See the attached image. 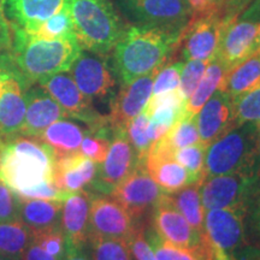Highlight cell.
I'll list each match as a JSON object with an SVG mask.
<instances>
[{
	"instance_id": "25",
	"label": "cell",
	"mask_w": 260,
	"mask_h": 260,
	"mask_svg": "<svg viewBox=\"0 0 260 260\" xmlns=\"http://www.w3.org/2000/svg\"><path fill=\"white\" fill-rule=\"evenodd\" d=\"M63 201L19 198L18 218L34 234L60 226Z\"/></svg>"
},
{
	"instance_id": "5",
	"label": "cell",
	"mask_w": 260,
	"mask_h": 260,
	"mask_svg": "<svg viewBox=\"0 0 260 260\" xmlns=\"http://www.w3.org/2000/svg\"><path fill=\"white\" fill-rule=\"evenodd\" d=\"M246 209L205 211L204 240L211 251L230 260H256L260 249L248 242Z\"/></svg>"
},
{
	"instance_id": "20",
	"label": "cell",
	"mask_w": 260,
	"mask_h": 260,
	"mask_svg": "<svg viewBox=\"0 0 260 260\" xmlns=\"http://www.w3.org/2000/svg\"><path fill=\"white\" fill-rule=\"evenodd\" d=\"M195 119L200 142L207 147L234 126L232 98L224 90H216L195 115Z\"/></svg>"
},
{
	"instance_id": "3",
	"label": "cell",
	"mask_w": 260,
	"mask_h": 260,
	"mask_svg": "<svg viewBox=\"0 0 260 260\" xmlns=\"http://www.w3.org/2000/svg\"><path fill=\"white\" fill-rule=\"evenodd\" d=\"M54 153L34 136H0V181L16 194L53 181Z\"/></svg>"
},
{
	"instance_id": "19",
	"label": "cell",
	"mask_w": 260,
	"mask_h": 260,
	"mask_svg": "<svg viewBox=\"0 0 260 260\" xmlns=\"http://www.w3.org/2000/svg\"><path fill=\"white\" fill-rule=\"evenodd\" d=\"M90 199L92 191L83 189L69 193L63 200L60 226L67 240L68 251L88 247Z\"/></svg>"
},
{
	"instance_id": "34",
	"label": "cell",
	"mask_w": 260,
	"mask_h": 260,
	"mask_svg": "<svg viewBox=\"0 0 260 260\" xmlns=\"http://www.w3.org/2000/svg\"><path fill=\"white\" fill-rule=\"evenodd\" d=\"M234 125L254 123L260 125V86L233 99Z\"/></svg>"
},
{
	"instance_id": "13",
	"label": "cell",
	"mask_w": 260,
	"mask_h": 260,
	"mask_svg": "<svg viewBox=\"0 0 260 260\" xmlns=\"http://www.w3.org/2000/svg\"><path fill=\"white\" fill-rule=\"evenodd\" d=\"M128 14L142 25L182 31L191 16L188 0H118Z\"/></svg>"
},
{
	"instance_id": "45",
	"label": "cell",
	"mask_w": 260,
	"mask_h": 260,
	"mask_svg": "<svg viewBox=\"0 0 260 260\" xmlns=\"http://www.w3.org/2000/svg\"><path fill=\"white\" fill-rule=\"evenodd\" d=\"M12 46V29L5 15L4 0H0V56L10 53Z\"/></svg>"
},
{
	"instance_id": "44",
	"label": "cell",
	"mask_w": 260,
	"mask_h": 260,
	"mask_svg": "<svg viewBox=\"0 0 260 260\" xmlns=\"http://www.w3.org/2000/svg\"><path fill=\"white\" fill-rule=\"evenodd\" d=\"M19 198L0 181V222L18 218Z\"/></svg>"
},
{
	"instance_id": "22",
	"label": "cell",
	"mask_w": 260,
	"mask_h": 260,
	"mask_svg": "<svg viewBox=\"0 0 260 260\" xmlns=\"http://www.w3.org/2000/svg\"><path fill=\"white\" fill-rule=\"evenodd\" d=\"M68 118L59 104L39 84L27 89V111L19 134L38 138L47 126L59 119Z\"/></svg>"
},
{
	"instance_id": "26",
	"label": "cell",
	"mask_w": 260,
	"mask_h": 260,
	"mask_svg": "<svg viewBox=\"0 0 260 260\" xmlns=\"http://www.w3.org/2000/svg\"><path fill=\"white\" fill-rule=\"evenodd\" d=\"M87 132H88V128L86 125L82 126L69 119L63 118L47 126L38 136V139L53 151L54 158H56L59 155L80 152L81 144Z\"/></svg>"
},
{
	"instance_id": "12",
	"label": "cell",
	"mask_w": 260,
	"mask_h": 260,
	"mask_svg": "<svg viewBox=\"0 0 260 260\" xmlns=\"http://www.w3.org/2000/svg\"><path fill=\"white\" fill-rule=\"evenodd\" d=\"M68 73L84 95L94 103L111 102L116 94V75L105 57L82 50Z\"/></svg>"
},
{
	"instance_id": "32",
	"label": "cell",
	"mask_w": 260,
	"mask_h": 260,
	"mask_svg": "<svg viewBox=\"0 0 260 260\" xmlns=\"http://www.w3.org/2000/svg\"><path fill=\"white\" fill-rule=\"evenodd\" d=\"M159 142L171 153H175L177 149L199 144V130L195 116L186 115L181 118L164 138L159 140Z\"/></svg>"
},
{
	"instance_id": "49",
	"label": "cell",
	"mask_w": 260,
	"mask_h": 260,
	"mask_svg": "<svg viewBox=\"0 0 260 260\" xmlns=\"http://www.w3.org/2000/svg\"><path fill=\"white\" fill-rule=\"evenodd\" d=\"M240 18L249 19V21L260 23V0H253L251 4L247 6L246 11L243 12Z\"/></svg>"
},
{
	"instance_id": "9",
	"label": "cell",
	"mask_w": 260,
	"mask_h": 260,
	"mask_svg": "<svg viewBox=\"0 0 260 260\" xmlns=\"http://www.w3.org/2000/svg\"><path fill=\"white\" fill-rule=\"evenodd\" d=\"M38 84L59 104L68 118L70 117L82 122L88 132L112 128L109 124L107 115H102L98 111L94 103L81 92L68 71L47 77Z\"/></svg>"
},
{
	"instance_id": "10",
	"label": "cell",
	"mask_w": 260,
	"mask_h": 260,
	"mask_svg": "<svg viewBox=\"0 0 260 260\" xmlns=\"http://www.w3.org/2000/svg\"><path fill=\"white\" fill-rule=\"evenodd\" d=\"M4 68L0 89V136L19 134L27 111V89L29 84L12 63L10 53L0 56Z\"/></svg>"
},
{
	"instance_id": "56",
	"label": "cell",
	"mask_w": 260,
	"mask_h": 260,
	"mask_svg": "<svg viewBox=\"0 0 260 260\" xmlns=\"http://www.w3.org/2000/svg\"><path fill=\"white\" fill-rule=\"evenodd\" d=\"M214 3H216V5H217V6H218V8H219V6H220V5H222L223 0H214Z\"/></svg>"
},
{
	"instance_id": "23",
	"label": "cell",
	"mask_w": 260,
	"mask_h": 260,
	"mask_svg": "<svg viewBox=\"0 0 260 260\" xmlns=\"http://www.w3.org/2000/svg\"><path fill=\"white\" fill-rule=\"evenodd\" d=\"M98 162L76 153L59 155L54 158L53 182L65 193H75L89 189L96 175Z\"/></svg>"
},
{
	"instance_id": "17",
	"label": "cell",
	"mask_w": 260,
	"mask_h": 260,
	"mask_svg": "<svg viewBox=\"0 0 260 260\" xmlns=\"http://www.w3.org/2000/svg\"><path fill=\"white\" fill-rule=\"evenodd\" d=\"M158 70L135 79L132 82L122 84L119 92L110 102L109 124L115 130H125L136 116L144 111L149 98L152 96L154 76Z\"/></svg>"
},
{
	"instance_id": "54",
	"label": "cell",
	"mask_w": 260,
	"mask_h": 260,
	"mask_svg": "<svg viewBox=\"0 0 260 260\" xmlns=\"http://www.w3.org/2000/svg\"><path fill=\"white\" fill-rule=\"evenodd\" d=\"M3 76H4V68L0 65V89H2V82H3Z\"/></svg>"
},
{
	"instance_id": "58",
	"label": "cell",
	"mask_w": 260,
	"mask_h": 260,
	"mask_svg": "<svg viewBox=\"0 0 260 260\" xmlns=\"http://www.w3.org/2000/svg\"><path fill=\"white\" fill-rule=\"evenodd\" d=\"M258 260H260V256H259V259H258Z\"/></svg>"
},
{
	"instance_id": "43",
	"label": "cell",
	"mask_w": 260,
	"mask_h": 260,
	"mask_svg": "<svg viewBox=\"0 0 260 260\" xmlns=\"http://www.w3.org/2000/svg\"><path fill=\"white\" fill-rule=\"evenodd\" d=\"M21 199H42V200H58L63 201L68 197V193L60 190L53 181L44 182L21 193L16 194Z\"/></svg>"
},
{
	"instance_id": "2",
	"label": "cell",
	"mask_w": 260,
	"mask_h": 260,
	"mask_svg": "<svg viewBox=\"0 0 260 260\" xmlns=\"http://www.w3.org/2000/svg\"><path fill=\"white\" fill-rule=\"evenodd\" d=\"M12 46L10 57L29 86L53 75L67 73L82 52L77 38H38L11 25Z\"/></svg>"
},
{
	"instance_id": "50",
	"label": "cell",
	"mask_w": 260,
	"mask_h": 260,
	"mask_svg": "<svg viewBox=\"0 0 260 260\" xmlns=\"http://www.w3.org/2000/svg\"><path fill=\"white\" fill-rule=\"evenodd\" d=\"M64 260H93L90 255L88 247H83V248L70 249L68 251V254Z\"/></svg>"
},
{
	"instance_id": "36",
	"label": "cell",
	"mask_w": 260,
	"mask_h": 260,
	"mask_svg": "<svg viewBox=\"0 0 260 260\" xmlns=\"http://www.w3.org/2000/svg\"><path fill=\"white\" fill-rule=\"evenodd\" d=\"M30 34L42 39H61L74 37V24L68 6L57 15L52 16L47 21L39 25ZM76 37V35H75Z\"/></svg>"
},
{
	"instance_id": "29",
	"label": "cell",
	"mask_w": 260,
	"mask_h": 260,
	"mask_svg": "<svg viewBox=\"0 0 260 260\" xmlns=\"http://www.w3.org/2000/svg\"><path fill=\"white\" fill-rule=\"evenodd\" d=\"M32 240L34 233L19 218L0 222V255L22 260Z\"/></svg>"
},
{
	"instance_id": "52",
	"label": "cell",
	"mask_w": 260,
	"mask_h": 260,
	"mask_svg": "<svg viewBox=\"0 0 260 260\" xmlns=\"http://www.w3.org/2000/svg\"><path fill=\"white\" fill-rule=\"evenodd\" d=\"M210 260H230V259L228 258V256L217 254V253H213V252H212V254H211Z\"/></svg>"
},
{
	"instance_id": "47",
	"label": "cell",
	"mask_w": 260,
	"mask_h": 260,
	"mask_svg": "<svg viewBox=\"0 0 260 260\" xmlns=\"http://www.w3.org/2000/svg\"><path fill=\"white\" fill-rule=\"evenodd\" d=\"M22 260H60V259L48 254L45 249H42L41 247L39 246L37 242H34V240H32L30 246L25 249L24 254L22 256Z\"/></svg>"
},
{
	"instance_id": "41",
	"label": "cell",
	"mask_w": 260,
	"mask_h": 260,
	"mask_svg": "<svg viewBox=\"0 0 260 260\" xmlns=\"http://www.w3.org/2000/svg\"><path fill=\"white\" fill-rule=\"evenodd\" d=\"M209 63V60L197 59L187 60L186 63H183V68L181 71L180 89L183 93V95L187 98V100L189 99V96L199 84L200 80L203 79Z\"/></svg>"
},
{
	"instance_id": "7",
	"label": "cell",
	"mask_w": 260,
	"mask_h": 260,
	"mask_svg": "<svg viewBox=\"0 0 260 260\" xmlns=\"http://www.w3.org/2000/svg\"><path fill=\"white\" fill-rule=\"evenodd\" d=\"M260 191V159L254 164L226 175L210 177L201 184L204 210H249Z\"/></svg>"
},
{
	"instance_id": "53",
	"label": "cell",
	"mask_w": 260,
	"mask_h": 260,
	"mask_svg": "<svg viewBox=\"0 0 260 260\" xmlns=\"http://www.w3.org/2000/svg\"><path fill=\"white\" fill-rule=\"evenodd\" d=\"M256 152L260 157V125L258 126V133H256Z\"/></svg>"
},
{
	"instance_id": "30",
	"label": "cell",
	"mask_w": 260,
	"mask_h": 260,
	"mask_svg": "<svg viewBox=\"0 0 260 260\" xmlns=\"http://www.w3.org/2000/svg\"><path fill=\"white\" fill-rule=\"evenodd\" d=\"M201 184L203 182H193L169 195L182 216L204 237L205 210L201 203Z\"/></svg>"
},
{
	"instance_id": "15",
	"label": "cell",
	"mask_w": 260,
	"mask_h": 260,
	"mask_svg": "<svg viewBox=\"0 0 260 260\" xmlns=\"http://www.w3.org/2000/svg\"><path fill=\"white\" fill-rule=\"evenodd\" d=\"M151 226L161 240L181 248L198 249L206 245L204 237L177 210L169 193L162 195L152 209Z\"/></svg>"
},
{
	"instance_id": "33",
	"label": "cell",
	"mask_w": 260,
	"mask_h": 260,
	"mask_svg": "<svg viewBox=\"0 0 260 260\" xmlns=\"http://www.w3.org/2000/svg\"><path fill=\"white\" fill-rule=\"evenodd\" d=\"M88 248L93 260H135L123 240L90 236Z\"/></svg>"
},
{
	"instance_id": "21",
	"label": "cell",
	"mask_w": 260,
	"mask_h": 260,
	"mask_svg": "<svg viewBox=\"0 0 260 260\" xmlns=\"http://www.w3.org/2000/svg\"><path fill=\"white\" fill-rule=\"evenodd\" d=\"M142 162L152 180L167 193H174L191 183L188 171L159 141L151 146Z\"/></svg>"
},
{
	"instance_id": "40",
	"label": "cell",
	"mask_w": 260,
	"mask_h": 260,
	"mask_svg": "<svg viewBox=\"0 0 260 260\" xmlns=\"http://www.w3.org/2000/svg\"><path fill=\"white\" fill-rule=\"evenodd\" d=\"M182 68H183V61H177L159 69L154 76L152 95H159L180 88Z\"/></svg>"
},
{
	"instance_id": "18",
	"label": "cell",
	"mask_w": 260,
	"mask_h": 260,
	"mask_svg": "<svg viewBox=\"0 0 260 260\" xmlns=\"http://www.w3.org/2000/svg\"><path fill=\"white\" fill-rule=\"evenodd\" d=\"M258 27V22L237 17L224 29L216 58L228 71L260 52L256 44Z\"/></svg>"
},
{
	"instance_id": "27",
	"label": "cell",
	"mask_w": 260,
	"mask_h": 260,
	"mask_svg": "<svg viewBox=\"0 0 260 260\" xmlns=\"http://www.w3.org/2000/svg\"><path fill=\"white\" fill-rule=\"evenodd\" d=\"M260 86V52L236 65L225 75L220 90L233 99Z\"/></svg>"
},
{
	"instance_id": "24",
	"label": "cell",
	"mask_w": 260,
	"mask_h": 260,
	"mask_svg": "<svg viewBox=\"0 0 260 260\" xmlns=\"http://www.w3.org/2000/svg\"><path fill=\"white\" fill-rule=\"evenodd\" d=\"M69 0H4L10 24L31 32L68 6Z\"/></svg>"
},
{
	"instance_id": "55",
	"label": "cell",
	"mask_w": 260,
	"mask_h": 260,
	"mask_svg": "<svg viewBox=\"0 0 260 260\" xmlns=\"http://www.w3.org/2000/svg\"><path fill=\"white\" fill-rule=\"evenodd\" d=\"M256 44H258V48L260 51V23H259V27H258V34H256Z\"/></svg>"
},
{
	"instance_id": "51",
	"label": "cell",
	"mask_w": 260,
	"mask_h": 260,
	"mask_svg": "<svg viewBox=\"0 0 260 260\" xmlns=\"http://www.w3.org/2000/svg\"><path fill=\"white\" fill-rule=\"evenodd\" d=\"M256 229H258L260 237V191L258 195V206H256Z\"/></svg>"
},
{
	"instance_id": "42",
	"label": "cell",
	"mask_w": 260,
	"mask_h": 260,
	"mask_svg": "<svg viewBox=\"0 0 260 260\" xmlns=\"http://www.w3.org/2000/svg\"><path fill=\"white\" fill-rule=\"evenodd\" d=\"M146 228H147V222L145 218L140 219L134 233L126 243H128L133 258L135 260H157L153 249L149 245L147 236H146Z\"/></svg>"
},
{
	"instance_id": "38",
	"label": "cell",
	"mask_w": 260,
	"mask_h": 260,
	"mask_svg": "<svg viewBox=\"0 0 260 260\" xmlns=\"http://www.w3.org/2000/svg\"><path fill=\"white\" fill-rule=\"evenodd\" d=\"M148 117L144 112H141L125 126V134L132 145L134 146L141 162L144 161L146 154H147L151 146L153 145L148 135Z\"/></svg>"
},
{
	"instance_id": "14",
	"label": "cell",
	"mask_w": 260,
	"mask_h": 260,
	"mask_svg": "<svg viewBox=\"0 0 260 260\" xmlns=\"http://www.w3.org/2000/svg\"><path fill=\"white\" fill-rule=\"evenodd\" d=\"M139 220L133 218L132 214L111 195L92 191L89 212L90 236L123 240L126 242L134 233Z\"/></svg>"
},
{
	"instance_id": "57",
	"label": "cell",
	"mask_w": 260,
	"mask_h": 260,
	"mask_svg": "<svg viewBox=\"0 0 260 260\" xmlns=\"http://www.w3.org/2000/svg\"><path fill=\"white\" fill-rule=\"evenodd\" d=\"M0 260H15V259L8 258V256H4V255H0Z\"/></svg>"
},
{
	"instance_id": "46",
	"label": "cell",
	"mask_w": 260,
	"mask_h": 260,
	"mask_svg": "<svg viewBox=\"0 0 260 260\" xmlns=\"http://www.w3.org/2000/svg\"><path fill=\"white\" fill-rule=\"evenodd\" d=\"M252 2L253 0H223L219 9L222 10L228 17L237 18Z\"/></svg>"
},
{
	"instance_id": "35",
	"label": "cell",
	"mask_w": 260,
	"mask_h": 260,
	"mask_svg": "<svg viewBox=\"0 0 260 260\" xmlns=\"http://www.w3.org/2000/svg\"><path fill=\"white\" fill-rule=\"evenodd\" d=\"M206 148V146L199 142V144L175 151L174 158L188 171L191 183L193 182H204V165Z\"/></svg>"
},
{
	"instance_id": "11",
	"label": "cell",
	"mask_w": 260,
	"mask_h": 260,
	"mask_svg": "<svg viewBox=\"0 0 260 260\" xmlns=\"http://www.w3.org/2000/svg\"><path fill=\"white\" fill-rule=\"evenodd\" d=\"M140 162L139 155L129 141L125 130H116L105 159L98 164L95 178L88 190L110 195Z\"/></svg>"
},
{
	"instance_id": "37",
	"label": "cell",
	"mask_w": 260,
	"mask_h": 260,
	"mask_svg": "<svg viewBox=\"0 0 260 260\" xmlns=\"http://www.w3.org/2000/svg\"><path fill=\"white\" fill-rule=\"evenodd\" d=\"M112 138L113 132L107 129L87 132L82 140V144H81L80 152L84 157L100 164L104 161L107 152H109Z\"/></svg>"
},
{
	"instance_id": "6",
	"label": "cell",
	"mask_w": 260,
	"mask_h": 260,
	"mask_svg": "<svg viewBox=\"0 0 260 260\" xmlns=\"http://www.w3.org/2000/svg\"><path fill=\"white\" fill-rule=\"evenodd\" d=\"M258 126L254 123L234 125L207 146L204 181L241 170L258 161L260 159L256 152Z\"/></svg>"
},
{
	"instance_id": "16",
	"label": "cell",
	"mask_w": 260,
	"mask_h": 260,
	"mask_svg": "<svg viewBox=\"0 0 260 260\" xmlns=\"http://www.w3.org/2000/svg\"><path fill=\"white\" fill-rule=\"evenodd\" d=\"M165 193L167 191L162 190L149 176L144 162H140L110 195L132 214L133 218L139 220L144 219L151 212Z\"/></svg>"
},
{
	"instance_id": "39",
	"label": "cell",
	"mask_w": 260,
	"mask_h": 260,
	"mask_svg": "<svg viewBox=\"0 0 260 260\" xmlns=\"http://www.w3.org/2000/svg\"><path fill=\"white\" fill-rule=\"evenodd\" d=\"M34 242H37L48 254L60 260H64L68 254L67 240H65L61 226L34 234Z\"/></svg>"
},
{
	"instance_id": "4",
	"label": "cell",
	"mask_w": 260,
	"mask_h": 260,
	"mask_svg": "<svg viewBox=\"0 0 260 260\" xmlns=\"http://www.w3.org/2000/svg\"><path fill=\"white\" fill-rule=\"evenodd\" d=\"M74 31L83 51L100 57L111 53L125 25L110 0H69Z\"/></svg>"
},
{
	"instance_id": "28",
	"label": "cell",
	"mask_w": 260,
	"mask_h": 260,
	"mask_svg": "<svg viewBox=\"0 0 260 260\" xmlns=\"http://www.w3.org/2000/svg\"><path fill=\"white\" fill-rule=\"evenodd\" d=\"M228 73L226 68L222 64V61L213 58L207 65L203 79L195 88L193 94L187 100L186 115L195 116L200 111L201 107L207 103V100L213 95L216 90L220 89L223 81L225 79Z\"/></svg>"
},
{
	"instance_id": "31",
	"label": "cell",
	"mask_w": 260,
	"mask_h": 260,
	"mask_svg": "<svg viewBox=\"0 0 260 260\" xmlns=\"http://www.w3.org/2000/svg\"><path fill=\"white\" fill-rule=\"evenodd\" d=\"M146 236L157 260H210L212 254L207 243L201 248L188 249L165 242L152 229V226L146 228Z\"/></svg>"
},
{
	"instance_id": "8",
	"label": "cell",
	"mask_w": 260,
	"mask_h": 260,
	"mask_svg": "<svg viewBox=\"0 0 260 260\" xmlns=\"http://www.w3.org/2000/svg\"><path fill=\"white\" fill-rule=\"evenodd\" d=\"M235 19L228 17L219 8L205 15L193 16L178 39L181 57L184 60H212L218 52L224 29Z\"/></svg>"
},
{
	"instance_id": "1",
	"label": "cell",
	"mask_w": 260,
	"mask_h": 260,
	"mask_svg": "<svg viewBox=\"0 0 260 260\" xmlns=\"http://www.w3.org/2000/svg\"><path fill=\"white\" fill-rule=\"evenodd\" d=\"M182 31L152 25H130L112 50V70L122 84L164 67L177 48Z\"/></svg>"
},
{
	"instance_id": "48",
	"label": "cell",
	"mask_w": 260,
	"mask_h": 260,
	"mask_svg": "<svg viewBox=\"0 0 260 260\" xmlns=\"http://www.w3.org/2000/svg\"><path fill=\"white\" fill-rule=\"evenodd\" d=\"M191 9V16L205 15L212 11L213 9L218 8L214 0H188Z\"/></svg>"
}]
</instances>
